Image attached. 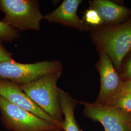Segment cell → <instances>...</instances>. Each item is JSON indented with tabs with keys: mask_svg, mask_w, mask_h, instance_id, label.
Masks as SVG:
<instances>
[{
	"mask_svg": "<svg viewBox=\"0 0 131 131\" xmlns=\"http://www.w3.org/2000/svg\"><path fill=\"white\" fill-rule=\"evenodd\" d=\"M97 68L101 77V86L96 103L105 105L121 92L123 81L117 74L112 62L105 53H101Z\"/></svg>",
	"mask_w": 131,
	"mask_h": 131,
	"instance_id": "obj_7",
	"label": "cell"
},
{
	"mask_svg": "<svg viewBox=\"0 0 131 131\" xmlns=\"http://www.w3.org/2000/svg\"><path fill=\"white\" fill-rule=\"evenodd\" d=\"M2 42L0 39V63L12 60V53L6 50L2 44Z\"/></svg>",
	"mask_w": 131,
	"mask_h": 131,
	"instance_id": "obj_15",
	"label": "cell"
},
{
	"mask_svg": "<svg viewBox=\"0 0 131 131\" xmlns=\"http://www.w3.org/2000/svg\"><path fill=\"white\" fill-rule=\"evenodd\" d=\"M2 123L12 131H62L60 128L10 103L0 96Z\"/></svg>",
	"mask_w": 131,
	"mask_h": 131,
	"instance_id": "obj_4",
	"label": "cell"
},
{
	"mask_svg": "<svg viewBox=\"0 0 131 131\" xmlns=\"http://www.w3.org/2000/svg\"><path fill=\"white\" fill-rule=\"evenodd\" d=\"M122 77L125 79L124 81L131 80V57L127 63Z\"/></svg>",
	"mask_w": 131,
	"mask_h": 131,
	"instance_id": "obj_16",
	"label": "cell"
},
{
	"mask_svg": "<svg viewBox=\"0 0 131 131\" xmlns=\"http://www.w3.org/2000/svg\"><path fill=\"white\" fill-rule=\"evenodd\" d=\"M0 10L5 14L2 21L18 31H39L43 16L38 1L0 0Z\"/></svg>",
	"mask_w": 131,
	"mask_h": 131,
	"instance_id": "obj_3",
	"label": "cell"
},
{
	"mask_svg": "<svg viewBox=\"0 0 131 131\" xmlns=\"http://www.w3.org/2000/svg\"><path fill=\"white\" fill-rule=\"evenodd\" d=\"M58 60L23 64L13 60L0 63V79L7 80L19 85L28 84L47 74L62 71Z\"/></svg>",
	"mask_w": 131,
	"mask_h": 131,
	"instance_id": "obj_5",
	"label": "cell"
},
{
	"mask_svg": "<svg viewBox=\"0 0 131 131\" xmlns=\"http://www.w3.org/2000/svg\"><path fill=\"white\" fill-rule=\"evenodd\" d=\"M60 105L62 114L64 116L63 131H82L75 119L74 110L79 103L68 92L58 88Z\"/></svg>",
	"mask_w": 131,
	"mask_h": 131,
	"instance_id": "obj_11",
	"label": "cell"
},
{
	"mask_svg": "<svg viewBox=\"0 0 131 131\" xmlns=\"http://www.w3.org/2000/svg\"><path fill=\"white\" fill-rule=\"evenodd\" d=\"M90 8L95 10L103 22L114 23L121 21L130 15L131 11L126 7L107 0L89 1Z\"/></svg>",
	"mask_w": 131,
	"mask_h": 131,
	"instance_id": "obj_10",
	"label": "cell"
},
{
	"mask_svg": "<svg viewBox=\"0 0 131 131\" xmlns=\"http://www.w3.org/2000/svg\"><path fill=\"white\" fill-rule=\"evenodd\" d=\"M104 105L117 108L123 112L131 114V93L121 92Z\"/></svg>",
	"mask_w": 131,
	"mask_h": 131,
	"instance_id": "obj_12",
	"label": "cell"
},
{
	"mask_svg": "<svg viewBox=\"0 0 131 131\" xmlns=\"http://www.w3.org/2000/svg\"><path fill=\"white\" fill-rule=\"evenodd\" d=\"M84 116L100 122L105 131H131V114L117 108L94 103L80 102Z\"/></svg>",
	"mask_w": 131,
	"mask_h": 131,
	"instance_id": "obj_6",
	"label": "cell"
},
{
	"mask_svg": "<svg viewBox=\"0 0 131 131\" xmlns=\"http://www.w3.org/2000/svg\"><path fill=\"white\" fill-rule=\"evenodd\" d=\"M19 36V31L2 20L0 21V39L2 41L11 42L18 38Z\"/></svg>",
	"mask_w": 131,
	"mask_h": 131,
	"instance_id": "obj_13",
	"label": "cell"
},
{
	"mask_svg": "<svg viewBox=\"0 0 131 131\" xmlns=\"http://www.w3.org/2000/svg\"><path fill=\"white\" fill-rule=\"evenodd\" d=\"M81 0H64L57 8L43 17L50 23L76 28L80 31L89 30V26L77 15Z\"/></svg>",
	"mask_w": 131,
	"mask_h": 131,
	"instance_id": "obj_9",
	"label": "cell"
},
{
	"mask_svg": "<svg viewBox=\"0 0 131 131\" xmlns=\"http://www.w3.org/2000/svg\"><path fill=\"white\" fill-rule=\"evenodd\" d=\"M62 71L47 74L28 84L19 85L34 103L50 117L63 124L57 82Z\"/></svg>",
	"mask_w": 131,
	"mask_h": 131,
	"instance_id": "obj_1",
	"label": "cell"
},
{
	"mask_svg": "<svg viewBox=\"0 0 131 131\" xmlns=\"http://www.w3.org/2000/svg\"><path fill=\"white\" fill-rule=\"evenodd\" d=\"M92 38L101 53H106L116 68L120 70L122 60L131 48V20L97 30Z\"/></svg>",
	"mask_w": 131,
	"mask_h": 131,
	"instance_id": "obj_2",
	"label": "cell"
},
{
	"mask_svg": "<svg viewBox=\"0 0 131 131\" xmlns=\"http://www.w3.org/2000/svg\"><path fill=\"white\" fill-rule=\"evenodd\" d=\"M84 18V21L88 25L98 26L103 23L98 13L95 10L92 8L85 11Z\"/></svg>",
	"mask_w": 131,
	"mask_h": 131,
	"instance_id": "obj_14",
	"label": "cell"
},
{
	"mask_svg": "<svg viewBox=\"0 0 131 131\" xmlns=\"http://www.w3.org/2000/svg\"><path fill=\"white\" fill-rule=\"evenodd\" d=\"M0 96L15 105L56 125L63 131V124L53 119L44 112L21 90L19 85L7 80L0 79Z\"/></svg>",
	"mask_w": 131,
	"mask_h": 131,
	"instance_id": "obj_8",
	"label": "cell"
},
{
	"mask_svg": "<svg viewBox=\"0 0 131 131\" xmlns=\"http://www.w3.org/2000/svg\"><path fill=\"white\" fill-rule=\"evenodd\" d=\"M121 92L131 93V80L124 81L122 84Z\"/></svg>",
	"mask_w": 131,
	"mask_h": 131,
	"instance_id": "obj_17",
	"label": "cell"
}]
</instances>
